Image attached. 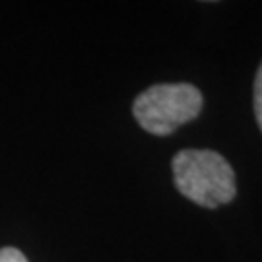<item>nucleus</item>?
<instances>
[{
	"mask_svg": "<svg viewBox=\"0 0 262 262\" xmlns=\"http://www.w3.org/2000/svg\"><path fill=\"white\" fill-rule=\"evenodd\" d=\"M204 105L200 90L190 84H158L142 92L132 105L134 119L156 136H169L194 121Z\"/></svg>",
	"mask_w": 262,
	"mask_h": 262,
	"instance_id": "nucleus-2",
	"label": "nucleus"
},
{
	"mask_svg": "<svg viewBox=\"0 0 262 262\" xmlns=\"http://www.w3.org/2000/svg\"><path fill=\"white\" fill-rule=\"evenodd\" d=\"M0 262H28V258L18 249L4 247V249H0Z\"/></svg>",
	"mask_w": 262,
	"mask_h": 262,
	"instance_id": "nucleus-4",
	"label": "nucleus"
},
{
	"mask_svg": "<svg viewBox=\"0 0 262 262\" xmlns=\"http://www.w3.org/2000/svg\"><path fill=\"white\" fill-rule=\"evenodd\" d=\"M254 117H256L258 128L262 132V62L258 66L256 78H254Z\"/></svg>",
	"mask_w": 262,
	"mask_h": 262,
	"instance_id": "nucleus-3",
	"label": "nucleus"
},
{
	"mask_svg": "<svg viewBox=\"0 0 262 262\" xmlns=\"http://www.w3.org/2000/svg\"><path fill=\"white\" fill-rule=\"evenodd\" d=\"M175 187L202 208L229 204L237 194L235 171L229 161L212 150H181L171 161Z\"/></svg>",
	"mask_w": 262,
	"mask_h": 262,
	"instance_id": "nucleus-1",
	"label": "nucleus"
}]
</instances>
